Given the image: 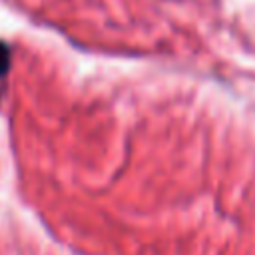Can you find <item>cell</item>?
Listing matches in <instances>:
<instances>
[{
	"label": "cell",
	"instance_id": "1",
	"mask_svg": "<svg viewBox=\"0 0 255 255\" xmlns=\"http://www.w3.org/2000/svg\"><path fill=\"white\" fill-rule=\"evenodd\" d=\"M10 68V48L6 42L0 40V76H4Z\"/></svg>",
	"mask_w": 255,
	"mask_h": 255
}]
</instances>
